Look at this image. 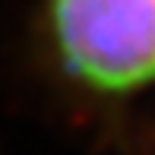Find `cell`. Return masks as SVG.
Masks as SVG:
<instances>
[{"mask_svg":"<svg viewBox=\"0 0 155 155\" xmlns=\"http://www.w3.org/2000/svg\"><path fill=\"white\" fill-rule=\"evenodd\" d=\"M60 60L101 92L155 82V0H48Z\"/></svg>","mask_w":155,"mask_h":155,"instance_id":"cell-1","label":"cell"}]
</instances>
